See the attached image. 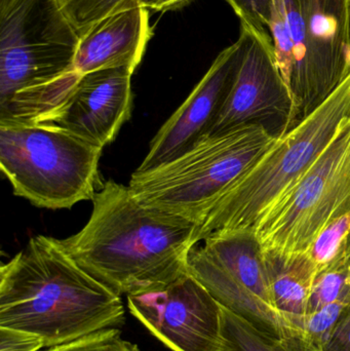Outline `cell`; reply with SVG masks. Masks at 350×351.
I'll return each instance as SVG.
<instances>
[{
  "mask_svg": "<svg viewBox=\"0 0 350 351\" xmlns=\"http://www.w3.org/2000/svg\"><path fill=\"white\" fill-rule=\"evenodd\" d=\"M222 321L224 348L221 351H275L267 336L223 306Z\"/></svg>",
  "mask_w": 350,
  "mask_h": 351,
  "instance_id": "cell-20",
  "label": "cell"
},
{
  "mask_svg": "<svg viewBox=\"0 0 350 351\" xmlns=\"http://www.w3.org/2000/svg\"><path fill=\"white\" fill-rule=\"evenodd\" d=\"M103 148L45 123H0V168L14 194L38 208L92 200Z\"/></svg>",
  "mask_w": 350,
  "mask_h": 351,
  "instance_id": "cell-6",
  "label": "cell"
},
{
  "mask_svg": "<svg viewBox=\"0 0 350 351\" xmlns=\"http://www.w3.org/2000/svg\"><path fill=\"white\" fill-rule=\"evenodd\" d=\"M349 28H350V0H349Z\"/></svg>",
  "mask_w": 350,
  "mask_h": 351,
  "instance_id": "cell-29",
  "label": "cell"
},
{
  "mask_svg": "<svg viewBox=\"0 0 350 351\" xmlns=\"http://www.w3.org/2000/svg\"><path fill=\"white\" fill-rule=\"evenodd\" d=\"M134 72L118 67L84 74L67 99L38 123L60 128L104 148L131 119Z\"/></svg>",
  "mask_w": 350,
  "mask_h": 351,
  "instance_id": "cell-12",
  "label": "cell"
},
{
  "mask_svg": "<svg viewBox=\"0 0 350 351\" xmlns=\"http://www.w3.org/2000/svg\"><path fill=\"white\" fill-rule=\"evenodd\" d=\"M8 0H0V6L3 5V4H5L6 2H8Z\"/></svg>",
  "mask_w": 350,
  "mask_h": 351,
  "instance_id": "cell-28",
  "label": "cell"
},
{
  "mask_svg": "<svg viewBox=\"0 0 350 351\" xmlns=\"http://www.w3.org/2000/svg\"><path fill=\"white\" fill-rule=\"evenodd\" d=\"M350 292V237L336 256L316 274L308 313Z\"/></svg>",
  "mask_w": 350,
  "mask_h": 351,
  "instance_id": "cell-18",
  "label": "cell"
},
{
  "mask_svg": "<svg viewBox=\"0 0 350 351\" xmlns=\"http://www.w3.org/2000/svg\"><path fill=\"white\" fill-rule=\"evenodd\" d=\"M350 212V117L297 182L271 204L253 231L263 251H310L330 223Z\"/></svg>",
  "mask_w": 350,
  "mask_h": 351,
  "instance_id": "cell-7",
  "label": "cell"
},
{
  "mask_svg": "<svg viewBox=\"0 0 350 351\" xmlns=\"http://www.w3.org/2000/svg\"><path fill=\"white\" fill-rule=\"evenodd\" d=\"M271 340V346L275 351H323L310 344L298 333L292 334L281 340Z\"/></svg>",
  "mask_w": 350,
  "mask_h": 351,
  "instance_id": "cell-26",
  "label": "cell"
},
{
  "mask_svg": "<svg viewBox=\"0 0 350 351\" xmlns=\"http://www.w3.org/2000/svg\"><path fill=\"white\" fill-rule=\"evenodd\" d=\"M247 39L248 30L240 26L238 40L217 56L186 100L154 136L137 172L168 164L209 137L240 67Z\"/></svg>",
  "mask_w": 350,
  "mask_h": 351,
  "instance_id": "cell-10",
  "label": "cell"
},
{
  "mask_svg": "<svg viewBox=\"0 0 350 351\" xmlns=\"http://www.w3.org/2000/svg\"><path fill=\"white\" fill-rule=\"evenodd\" d=\"M306 47L302 119L316 110L350 73L349 0H297Z\"/></svg>",
  "mask_w": 350,
  "mask_h": 351,
  "instance_id": "cell-13",
  "label": "cell"
},
{
  "mask_svg": "<svg viewBox=\"0 0 350 351\" xmlns=\"http://www.w3.org/2000/svg\"><path fill=\"white\" fill-rule=\"evenodd\" d=\"M129 313L174 351H221L222 305L190 274L172 284L127 296Z\"/></svg>",
  "mask_w": 350,
  "mask_h": 351,
  "instance_id": "cell-9",
  "label": "cell"
},
{
  "mask_svg": "<svg viewBox=\"0 0 350 351\" xmlns=\"http://www.w3.org/2000/svg\"><path fill=\"white\" fill-rule=\"evenodd\" d=\"M323 351H350V305L335 326Z\"/></svg>",
  "mask_w": 350,
  "mask_h": 351,
  "instance_id": "cell-25",
  "label": "cell"
},
{
  "mask_svg": "<svg viewBox=\"0 0 350 351\" xmlns=\"http://www.w3.org/2000/svg\"><path fill=\"white\" fill-rule=\"evenodd\" d=\"M350 237V212L328 225L312 243L308 255L318 271L338 254Z\"/></svg>",
  "mask_w": 350,
  "mask_h": 351,
  "instance_id": "cell-21",
  "label": "cell"
},
{
  "mask_svg": "<svg viewBox=\"0 0 350 351\" xmlns=\"http://www.w3.org/2000/svg\"><path fill=\"white\" fill-rule=\"evenodd\" d=\"M247 30L242 62L209 136L250 123L269 130V123L277 121L281 134L289 128L293 104L277 67L273 41Z\"/></svg>",
  "mask_w": 350,
  "mask_h": 351,
  "instance_id": "cell-11",
  "label": "cell"
},
{
  "mask_svg": "<svg viewBox=\"0 0 350 351\" xmlns=\"http://www.w3.org/2000/svg\"><path fill=\"white\" fill-rule=\"evenodd\" d=\"M193 247L188 271L228 311L273 340L294 331L273 300L262 245L253 230L215 232Z\"/></svg>",
  "mask_w": 350,
  "mask_h": 351,
  "instance_id": "cell-8",
  "label": "cell"
},
{
  "mask_svg": "<svg viewBox=\"0 0 350 351\" xmlns=\"http://www.w3.org/2000/svg\"><path fill=\"white\" fill-rule=\"evenodd\" d=\"M119 295L86 274L60 239L35 235L0 268V328L38 336L45 348L118 328Z\"/></svg>",
  "mask_w": 350,
  "mask_h": 351,
  "instance_id": "cell-2",
  "label": "cell"
},
{
  "mask_svg": "<svg viewBox=\"0 0 350 351\" xmlns=\"http://www.w3.org/2000/svg\"><path fill=\"white\" fill-rule=\"evenodd\" d=\"M79 39L57 0L0 6V123H38L67 99Z\"/></svg>",
  "mask_w": 350,
  "mask_h": 351,
  "instance_id": "cell-3",
  "label": "cell"
},
{
  "mask_svg": "<svg viewBox=\"0 0 350 351\" xmlns=\"http://www.w3.org/2000/svg\"><path fill=\"white\" fill-rule=\"evenodd\" d=\"M349 305L350 292L306 315L298 334L306 341L323 350L330 339L335 326Z\"/></svg>",
  "mask_w": 350,
  "mask_h": 351,
  "instance_id": "cell-19",
  "label": "cell"
},
{
  "mask_svg": "<svg viewBox=\"0 0 350 351\" xmlns=\"http://www.w3.org/2000/svg\"><path fill=\"white\" fill-rule=\"evenodd\" d=\"M45 351H140L136 344L121 337L117 328L101 330L79 339L61 346L49 348Z\"/></svg>",
  "mask_w": 350,
  "mask_h": 351,
  "instance_id": "cell-22",
  "label": "cell"
},
{
  "mask_svg": "<svg viewBox=\"0 0 350 351\" xmlns=\"http://www.w3.org/2000/svg\"><path fill=\"white\" fill-rule=\"evenodd\" d=\"M269 34L282 77L292 99L288 130L302 121L306 98V47L303 18L297 0H273Z\"/></svg>",
  "mask_w": 350,
  "mask_h": 351,
  "instance_id": "cell-15",
  "label": "cell"
},
{
  "mask_svg": "<svg viewBox=\"0 0 350 351\" xmlns=\"http://www.w3.org/2000/svg\"><path fill=\"white\" fill-rule=\"evenodd\" d=\"M42 348L45 341L38 336L0 328V351H38Z\"/></svg>",
  "mask_w": 350,
  "mask_h": 351,
  "instance_id": "cell-24",
  "label": "cell"
},
{
  "mask_svg": "<svg viewBox=\"0 0 350 351\" xmlns=\"http://www.w3.org/2000/svg\"><path fill=\"white\" fill-rule=\"evenodd\" d=\"M193 0H160L154 12H168L177 10L188 5Z\"/></svg>",
  "mask_w": 350,
  "mask_h": 351,
  "instance_id": "cell-27",
  "label": "cell"
},
{
  "mask_svg": "<svg viewBox=\"0 0 350 351\" xmlns=\"http://www.w3.org/2000/svg\"><path fill=\"white\" fill-rule=\"evenodd\" d=\"M240 21V26L271 38L268 25L273 0H225Z\"/></svg>",
  "mask_w": 350,
  "mask_h": 351,
  "instance_id": "cell-23",
  "label": "cell"
},
{
  "mask_svg": "<svg viewBox=\"0 0 350 351\" xmlns=\"http://www.w3.org/2000/svg\"><path fill=\"white\" fill-rule=\"evenodd\" d=\"M350 117V73L310 115L279 134L275 143L218 198L195 233V243L215 232L253 230L265 210L286 193L324 152Z\"/></svg>",
  "mask_w": 350,
  "mask_h": 351,
  "instance_id": "cell-4",
  "label": "cell"
},
{
  "mask_svg": "<svg viewBox=\"0 0 350 351\" xmlns=\"http://www.w3.org/2000/svg\"><path fill=\"white\" fill-rule=\"evenodd\" d=\"M86 224L60 239L68 255L115 294L158 290L188 274L197 225L142 204L129 185L108 180Z\"/></svg>",
  "mask_w": 350,
  "mask_h": 351,
  "instance_id": "cell-1",
  "label": "cell"
},
{
  "mask_svg": "<svg viewBox=\"0 0 350 351\" xmlns=\"http://www.w3.org/2000/svg\"><path fill=\"white\" fill-rule=\"evenodd\" d=\"M148 8L117 12L80 37L73 70L79 76L97 70L127 67L135 71L153 35Z\"/></svg>",
  "mask_w": 350,
  "mask_h": 351,
  "instance_id": "cell-14",
  "label": "cell"
},
{
  "mask_svg": "<svg viewBox=\"0 0 350 351\" xmlns=\"http://www.w3.org/2000/svg\"><path fill=\"white\" fill-rule=\"evenodd\" d=\"M80 37L101 21L132 8L155 10L160 0H57Z\"/></svg>",
  "mask_w": 350,
  "mask_h": 351,
  "instance_id": "cell-17",
  "label": "cell"
},
{
  "mask_svg": "<svg viewBox=\"0 0 350 351\" xmlns=\"http://www.w3.org/2000/svg\"><path fill=\"white\" fill-rule=\"evenodd\" d=\"M277 138L259 123L209 136L168 164L147 172L135 171L129 189L145 206L201 226L224 190Z\"/></svg>",
  "mask_w": 350,
  "mask_h": 351,
  "instance_id": "cell-5",
  "label": "cell"
},
{
  "mask_svg": "<svg viewBox=\"0 0 350 351\" xmlns=\"http://www.w3.org/2000/svg\"><path fill=\"white\" fill-rule=\"evenodd\" d=\"M273 300L279 313L299 333L318 270L308 253L283 255L263 251Z\"/></svg>",
  "mask_w": 350,
  "mask_h": 351,
  "instance_id": "cell-16",
  "label": "cell"
}]
</instances>
